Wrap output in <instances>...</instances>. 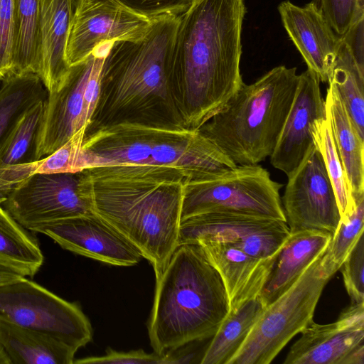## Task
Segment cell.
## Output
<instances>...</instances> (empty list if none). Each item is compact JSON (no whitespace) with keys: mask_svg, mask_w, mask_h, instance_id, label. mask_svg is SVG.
<instances>
[{"mask_svg":"<svg viewBox=\"0 0 364 364\" xmlns=\"http://www.w3.org/2000/svg\"><path fill=\"white\" fill-rule=\"evenodd\" d=\"M183 169L148 164L80 172L81 194L94 213L126 237L151 264L156 280L178 246Z\"/></svg>","mask_w":364,"mask_h":364,"instance_id":"6da1fadb","label":"cell"},{"mask_svg":"<svg viewBox=\"0 0 364 364\" xmlns=\"http://www.w3.org/2000/svg\"><path fill=\"white\" fill-rule=\"evenodd\" d=\"M244 0H193L179 16L170 87L183 92L193 129L220 112L243 83L240 73Z\"/></svg>","mask_w":364,"mask_h":364,"instance_id":"7a4b0ae2","label":"cell"},{"mask_svg":"<svg viewBox=\"0 0 364 364\" xmlns=\"http://www.w3.org/2000/svg\"><path fill=\"white\" fill-rule=\"evenodd\" d=\"M228 312L223 279L201 247L180 245L156 280L147 323L150 344L161 355L210 338Z\"/></svg>","mask_w":364,"mask_h":364,"instance_id":"3957f363","label":"cell"},{"mask_svg":"<svg viewBox=\"0 0 364 364\" xmlns=\"http://www.w3.org/2000/svg\"><path fill=\"white\" fill-rule=\"evenodd\" d=\"M299 81L296 68L277 66L242 83L200 132L236 165H253L272 154Z\"/></svg>","mask_w":364,"mask_h":364,"instance_id":"277c9868","label":"cell"},{"mask_svg":"<svg viewBox=\"0 0 364 364\" xmlns=\"http://www.w3.org/2000/svg\"><path fill=\"white\" fill-rule=\"evenodd\" d=\"M178 19L179 16L159 18L141 38L112 42L104 61L102 81L113 85L117 105L151 96L166 98Z\"/></svg>","mask_w":364,"mask_h":364,"instance_id":"5b68a950","label":"cell"},{"mask_svg":"<svg viewBox=\"0 0 364 364\" xmlns=\"http://www.w3.org/2000/svg\"><path fill=\"white\" fill-rule=\"evenodd\" d=\"M339 270L324 252L284 294L266 306L229 364H269L314 320L321 295Z\"/></svg>","mask_w":364,"mask_h":364,"instance_id":"8992f818","label":"cell"},{"mask_svg":"<svg viewBox=\"0 0 364 364\" xmlns=\"http://www.w3.org/2000/svg\"><path fill=\"white\" fill-rule=\"evenodd\" d=\"M282 186L259 164L190 176L185 183L181 220L203 213H228L287 222L279 194Z\"/></svg>","mask_w":364,"mask_h":364,"instance_id":"52a82bcc","label":"cell"},{"mask_svg":"<svg viewBox=\"0 0 364 364\" xmlns=\"http://www.w3.org/2000/svg\"><path fill=\"white\" fill-rule=\"evenodd\" d=\"M0 318L47 333L76 350L93 336L91 323L78 304L26 277L0 286Z\"/></svg>","mask_w":364,"mask_h":364,"instance_id":"ba28073f","label":"cell"},{"mask_svg":"<svg viewBox=\"0 0 364 364\" xmlns=\"http://www.w3.org/2000/svg\"><path fill=\"white\" fill-rule=\"evenodd\" d=\"M80 171L36 173L14 188L4 208L24 228L93 213L79 188Z\"/></svg>","mask_w":364,"mask_h":364,"instance_id":"9c48e42d","label":"cell"},{"mask_svg":"<svg viewBox=\"0 0 364 364\" xmlns=\"http://www.w3.org/2000/svg\"><path fill=\"white\" fill-rule=\"evenodd\" d=\"M290 235L286 221L228 213H208L181 221L178 245L201 240L228 242L247 254L277 259Z\"/></svg>","mask_w":364,"mask_h":364,"instance_id":"30bf717a","label":"cell"},{"mask_svg":"<svg viewBox=\"0 0 364 364\" xmlns=\"http://www.w3.org/2000/svg\"><path fill=\"white\" fill-rule=\"evenodd\" d=\"M282 202L290 233L313 230L334 234L341 220L340 210L315 146L288 177Z\"/></svg>","mask_w":364,"mask_h":364,"instance_id":"8fae6325","label":"cell"},{"mask_svg":"<svg viewBox=\"0 0 364 364\" xmlns=\"http://www.w3.org/2000/svg\"><path fill=\"white\" fill-rule=\"evenodd\" d=\"M154 20L117 0H75L66 48L68 63L72 66L83 61L102 43L141 38Z\"/></svg>","mask_w":364,"mask_h":364,"instance_id":"7c38bea8","label":"cell"},{"mask_svg":"<svg viewBox=\"0 0 364 364\" xmlns=\"http://www.w3.org/2000/svg\"><path fill=\"white\" fill-rule=\"evenodd\" d=\"M291 346L284 364H364V303H351L338 319L314 320Z\"/></svg>","mask_w":364,"mask_h":364,"instance_id":"4fadbf2b","label":"cell"},{"mask_svg":"<svg viewBox=\"0 0 364 364\" xmlns=\"http://www.w3.org/2000/svg\"><path fill=\"white\" fill-rule=\"evenodd\" d=\"M33 232L50 237L65 250L109 264L133 266L143 258L126 237L94 212L48 223Z\"/></svg>","mask_w":364,"mask_h":364,"instance_id":"5bb4252c","label":"cell"},{"mask_svg":"<svg viewBox=\"0 0 364 364\" xmlns=\"http://www.w3.org/2000/svg\"><path fill=\"white\" fill-rule=\"evenodd\" d=\"M326 117L320 80L309 69L299 75L297 90L283 129L270 156L271 164L287 177L300 166L315 146L314 122Z\"/></svg>","mask_w":364,"mask_h":364,"instance_id":"9a60e30c","label":"cell"},{"mask_svg":"<svg viewBox=\"0 0 364 364\" xmlns=\"http://www.w3.org/2000/svg\"><path fill=\"white\" fill-rule=\"evenodd\" d=\"M95 59V51L70 66L58 90L48 92L36 145L37 161L54 152L76 132L86 127L82 122L85 85Z\"/></svg>","mask_w":364,"mask_h":364,"instance_id":"2e32d148","label":"cell"},{"mask_svg":"<svg viewBox=\"0 0 364 364\" xmlns=\"http://www.w3.org/2000/svg\"><path fill=\"white\" fill-rule=\"evenodd\" d=\"M278 10L284 28L308 69L320 82H328L341 39L331 28L314 0L303 7L284 1Z\"/></svg>","mask_w":364,"mask_h":364,"instance_id":"e0dca14e","label":"cell"},{"mask_svg":"<svg viewBox=\"0 0 364 364\" xmlns=\"http://www.w3.org/2000/svg\"><path fill=\"white\" fill-rule=\"evenodd\" d=\"M197 244L223 279L229 311L260 294L277 260L252 256L228 242L201 240Z\"/></svg>","mask_w":364,"mask_h":364,"instance_id":"ac0fdd59","label":"cell"},{"mask_svg":"<svg viewBox=\"0 0 364 364\" xmlns=\"http://www.w3.org/2000/svg\"><path fill=\"white\" fill-rule=\"evenodd\" d=\"M74 0H41L37 75L48 92L59 89L70 69L66 48Z\"/></svg>","mask_w":364,"mask_h":364,"instance_id":"d6986e66","label":"cell"},{"mask_svg":"<svg viewBox=\"0 0 364 364\" xmlns=\"http://www.w3.org/2000/svg\"><path fill=\"white\" fill-rule=\"evenodd\" d=\"M332 235L319 230L290 233L265 282L260 297L266 306L287 291L326 250Z\"/></svg>","mask_w":364,"mask_h":364,"instance_id":"ffe728a7","label":"cell"},{"mask_svg":"<svg viewBox=\"0 0 364 364\" xmlns=\"http://www.w3.org/2000/svg\"><path fill=\"white\" fill-rule=\"evenodd\" d=\"M147 164L188 169L193 176L236 166L217 145L195 129L179 140H157Z\"/></svg>","mask_w":364,"mask_h":364,"instance_id":"44dd1931","label":"cell"},{"mask_svg":"<svg viewBox=\"0 0 364 364\" xmlns=\"http://www.w3.org/2000/svg\"><path fill=\"white\" fill-rule=\"evenodd\" d=\"M325 106L334 144L355 200L364 195V139L358 134L334 85L330 82Z\"/></svg>","mask_w":364,"mask_h":364,"instance_id":"7402d4cb","label":"cell"},{"mask_svg":"<svg viewBox=\"0 0 364 364\" xmlns=\"http://www.w3.org/2000/svg\"><path fill=\"white\" fill-rule=\"evenodd\" d=\"M0 342L12 364H72L75 349L38 331L0 318Z\"/></svg>","mask_w":364,"mask_h":364,"instance_id":"603a6c76","label":"cell"},{"mask_svg":"<svg viewBox=\"0 0 364 364\" xmlns=\"http://www.w3.org/2000/svg\"><path fill=\"white\" fill-rule=\"evenodd\" d=\"M265 306L259 295L229 311L211 338L200 364H229L248 336Z\"/></svg>","mask_w":364,"mask_h":364,"instance_id":"cb8c5ba5","label":"cell"},{"mask_svg":"<svg viewBox=\"0 0 364 364\" xmlns=\"http://www.w3.org/2000/svg\"><path fill=\"white\" fill-rule=\"evenodd\" d=\"M43 260L36 238L0 205V262L33 277Z\"/></svg>","mask_w":364,"mask_h":364,"instance_id":"d4e9b609","label":"cell"},{"mask_svg":"<svg viewBox=\"0 0 364 364\" xmlns=\"http://www.w3.org/2000/svg\"><path fill=\"white\" fill-rule=\"evenodd\" d=\"M39 76L33 73H11L0 88V146L21 117L48 95Z\"/></svg>","mask_w":364,"mask_h":364,"instance_id":"484cf974","label":"cell"},{"mask_svg":"<svg viewBox=\"0 0 364 364\" xmlns=\"http://www.w3.org/2000/svg\"><path fill=\"white\" fill-rule=\"evenodd\" d=\"M329 82L334 85L358 134L364 139V70L342 39Z\"/></svg>","mask_w":364,"mask_h":364,"instance_id":"4316f807","label":"cell"},{"mask_svg":"<svg viewBox=\"0 0 364 364\" xmlns=\"http://www.w3.org/2000/svg\"><path fill=\"white\" fill-rule=\"evenodd\" d=\"M46 99L28 108L0 146V168L37 161L36 145L43 123Z\"/></svg>","mask_w":364,"mask_h":364,"instance_id":"83f0119b","label":"cell"},{"mask_svg":"<svg viewBox=\"0 0 364 364\" xmlns=\"http://www.w3.org/2000/svg\"><path fill=\"white\" fill-rule=\"evenodd\" d=\"M311 132L314 145L323 158L332 183L341 218L355 208V202L334 144L331 125L326 116L314 122Z\"/></svg>","mask_w":364,"mask_h":364,"instance_id":"f1b7e54d","label":"cell"},{"mask_svg":"<svg viewBox=\"0 0 364 364\" xmlns=\"http://www.w3.org/2000/svg\"><path fill=\"white\" fill-rule=\"evenodd\" d=\"M40 5L41 0H16L18 38L14 73H38Z\"/></svg>","mask_w":364,"mask_h":364,"instance_id":"f546056e","label":"cell"},{"mask_svg":"<svg viewBox=\"0 0 364 364\" xmlns=\"http://www.w3.org/2000/svg\"><path fill=\"white\" fill-rule=\"evenodd\" d=\"M85 132L84 129L79 130L62 146L46 157L17 165L20 177L24 180L36 173H75L89 168L83 147Z\"/></svg>","mask_w":364,"mask_h":364,"instance_id":"4dcf8cb0","label":"cell"},{"mask_svg":"<svg viewBox=\"0 0 364 364\" xmlns=\"http://www.w3.org/2000/svg\"><path fill=\"white\" fill-rule=\"evenodd\" d=\"M157 139H136L118 141L96 146L95 149L83 145L89 163L92 167L122 164H147L152 147Z\"/></svg>","mask_w":364,"mask_h":364,"instance_id":"1f68e13d","label":"cell"},{"mask_svg":"<svg viewBox=\"0 0 364 364\" xmlns=\"http://www.w3.org/2000/svg\"><path fill=\"white\" fill-rule=\"evenodd\" d=\"M355 208L341 218L325 252L339 269L360 236L364 233V195L355 199Z\"/></svg>","mask_w":364,"mask_h":364,"instance_id":"d6a6232c","label":"cell"},{"mask_svg":"<svg viewBox=\"0 0 364 364\" xmlns=\"http://www.w3.org/2000/svg\"><path fill=\"white\" fill-rule=\"evenodd\" d=\"M17 38L16 0H0V80L15 71Z\"/></svg>","mask_w":364,"mask_h":364,"instance_id":"836d02e7","label":"cell"},{"mask_svg":"<svg viewBox=\"0 0 364 364\" xmlns=\"http://www.w3.org/2000/svg\"><path fill=\"white\" fill-rule=\"evenodd\" d=\"M334 33L343 38L364 19V0H314Z\"/></svg>","mask_w":364,"mask_h":364,"instance_id":"e575fe53","label":"cell"},{"mask_svg":"<svg viewBox=\"0 0 364 364\" xmlns=\"http://www.w3.org/2000/svg\"><path fill=\"white\" fill-rule=\"evenodd\" d=\"M351 303H364V237L362 234L341 266Z\"/></svg>","mask_w":364,"mask_h":364,"instance_id":"d590c367","label":"cell"},{"mask_svg":"<svg viewBox=\"0 0 364 364\" xmlns=\"http://www.w3.org/2000/svg\"><path fill=\"white\" fill-rule=\"evenodd\" d=\"M75 1V0H74ZM123 6L151 19L182 14L193 0H117Z\"/></svg>","mask_w":364,"mask_h":364,"instance_id":"8d00e7d4","label":"cell"},{"mask_svg":"<svg viewBox=\"0 0 364 364\" xmlns=\"http://www.w3.org/2000/svg\"><path fill=\"white\" fill-rule=\"evenodd\" d=\"M106 352L107 353L105 355L80 358L74 360L73 363L166 364L165 353L159 355L154 351L152 353H147L142 349L119 352L111 348H108Z\"/></svg>","mask_w":364,"mask_h":364,"instance_id":"74e56055","label":"cell"},{"mask_svg":"<svg viewBox=\"0 0 364 364\" xmlns=\"http://www.w3.org/2000/svg\"><path fill=\"white\" fill-rule=\"evenodd\" d=\"M363 23L364 19L359 21L341 38L348 46L359 67H363Z\"/></svg>","mask_w":364,"mask_h":364,"instance_id":"f35d334b","label":"cell"},{"mask_svg":"<svg viewBox=\"0 0 364 364\" xmlns=\"http://www.w3.org/2000/svg\"><path fill=\"white\" fill-rule=\"evenodd\" d=\"M26 277L19 270L0 262V286Z\"/></svg>","mask_w":364,"mask_h":364,"instance_id":"ab89813d","label":"cell"},{"mask_svg":"<svg viewBox=\"0 0 364 364\" xmlns=\"http://www.w3.org/2000/svg\"><path fill=\"white\" fill-rule=\"evenodd\" d=\"M16 186L6 182L0 177V205L7 200Z\"/></svg>","mask_w":364,"mask_h":364,"instance_id":"60d3db41","label":"cell"},{"mask_svg":"<svg viewBox=\"0 0 364 364\" xmlns=\"http://www.w3.org/2000/svg\"><path fill=\"white\" fill-rule=\"evenodd\" d=\"M0 364H12L11 360L3 345L0 342Z\"/></svg>","mask_w":364,"mask_h":364,"instance_id":"b9f144b4","label":"cell"}]
</instances>
